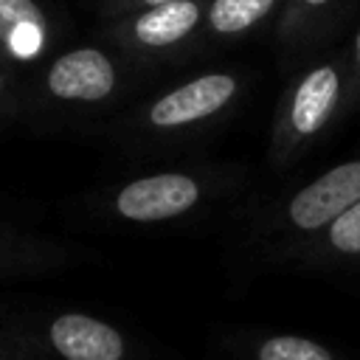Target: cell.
Masks as SVG:
<instances>
[{
    "label": "cell",
    "instance_id": "13",
    "mask_svg": "<svg viewBox=\"0 0 360 360\" xmlns=\"http://www.w3.org/2000/svg\"><path fill=\"white\" fill-rule=\"evenodd\" d=\"M242 360H340L332 346L292 332L250 335L239 346Z\"/></svg>",
    "mask_w": 360,
    "mask_h": 360
},
{
    "label": "cell",
    "instance_id": "10",
    "mask_svg": "<svg viewBox=\"0 0 360 360\" xmlns=\"http://www.w3.org/2000/svg\"><path fill=\"white\" fill-rule=\"evenodd\" d=\"M278 262L307 267V270H332V267L360 264V200L346 214H340L326 231L292 248Z\"/></svg>",
    "mask_w": 360,
    "mask_h": 360
},
{
    "label": "cell",
    "instance_id": "15",
    "mask_svg": "<svg viewBox=\"0 0 360 360\" xmlns=\"http://www.w3.org/2000/svg\"><path fill=\"white\" fill-rule=\"evenodd\" d=\"M163 3H172V0H93V8L98 14V25H104V22H112V20H121V17L163 6Z\"/></svg>",
    "mask_w": 360,
    "mask_h": 360
},
{
    "label": "cell",
    "instance_id": "16",
    "mask_svg": "<svg viewBox=\"0 0 360 360\" xmlns=\"http://www.w3.org/2000/svg\"><path fill=\"white\" fill-rule=\"evenodd\" d=\"M346 65H349V101H346V115H349V112L360 110V25L349 42Z\"/></svg>",
    "mask_w": 360,
    "mask_h": 360
},
{
    "label": "cell",
    "instance_id": "11",
    "mask_svg": "<svg viewBox=\"0 0 360 360\" xmlns=\"http://www.w3.org/2000/svg\"><path fill=\"white\" fill-rule=\"evenodd\" d=\"M287 0H208L205 8V48L231 45L270 20H278Z\"/></svg>",
    "mask_w": 360,
    "mask_h": 360
},
{
    "label": "cell",
    "instance_id": "1",
    "mask_svg": "<svg viewBox=\"0 0 360 360\" xmlns=\"http://www.w3.org/2000/svg\"><path fill=\"white\" fill-rule=\"evenodd\" d=\"M152 76L98 34L73 39L28 73L22 121L39 132L104 129Z\"/></svg>",
    "mask_w": 360,
    "mask_h": 360
},
{
    "label": "cell",
    "instance_id": "4",
    "mask_svg": "<svg viewBox=\"0 0 360 360\" xmlns=\"http://www.w3.org/2000/svg\"><path fill=\"white\" fill-rule=\"evenodd\" d=\"M349 65L340 53H326L301 68L281 90L273 121L267 160L273 169H290L301 160L329 127L346 115Z\"/></svg>",
    "mask_w": 360,
    "mask_h": 360
},
{
    "label": "cell",
    "instance_id": "6",
    "mask_svg": "<svg viewBox=\"0 0 360 360\" xmlns=\"http://www.w3.org/2000/svg\"><path fill=\"white\" fill-rule=\"evenodd\" d=\"M360 200V155H352L309 183L264 205L253 219V239L270 259L287 256L292 248L326 231L340 214Z\"/></svg>",
    "mask_w": 360,
    "mask_h": 360
},
{
    "label": "cell",
    "instance_id": "8",
    "mask_svg": "<svg viewBox=\"0 0 360 360\" xmlns=\"http://www.w3.org/2000/svg\"><path fill=\"white\" fill-rule=\"evenodd\" d=\"M73 42V20L59 0H0V59L34 73Z\"/></svg>",
    "mask_w": 360,
    "mask_h": 360
},
{
    "label": "cell",
    "instance_id": "3",
    "mask_svg": "<svg viewBox=\"0 0 360 360\" xmlns=\"http://www.w3.org/2000/svg\"><path fill=\"white\" fill-rule=\"evenodd\" d=\"M245 180L233 163H186L132 174L96 188L87 197V214L101 222L152 228L200 217L231 197Z\"/></svg>",
    "mask_w": 360,
    "mask_h": 360
},
{
    "label": "cell",
    "instance_id": "2",
    "mask_svg": "<svg viewBox=\"0 0 360 360\" xmlns=\"http://www.w3.org/2000/svg\"><path fill=\"white\" fill-rule=\"evenodd\" d=\"M250 76L242 68H208L146 98H135L107 127L104 138L127 155H169L217 129L245 98Z\"/></svg>",
    "mask_w": 360,
    "mask_h": 360
},
{
    "label": "cell",
    "instance_id": "7",
    "mask_svg": "<svg viewBox=\"0 0 360 360\" xmlns=\"http://www.w3.org/2000/svg\"><path fill=\"white\" fill-rule=\"evenodd\" d=\"M208 0H172L96 28L110 45L152 73L188 62L205 51Z\"/></svg>",
    "mask_w": 360,
    "mask_h": 360
},
{
    "label": "cell",
    "instance_id": "14",
    "mask_svg": "<svg viewBox=\"0 0 360 360\" xmlns=\"http://www.w3.org/2000/svg\"><path fill=\"white\" fill-rule=\"evenodd\" d=\"M25 87H28V73L0 59V127L22 121Z\"/></svg>",
    "mask_w": 360,
    "mask_h": 360
},
{
    "label": "cell",
    "instance_id": "9",
    "mask_svg": "<svg viewBox=\"0 0 360 360\" xmlns=\"http://www.w3.org/2000/svg\"><path fill=\"white\" fill-rule=\"evenodd\" d=\"M79 259L82 253L73 245L0 222V281L65 270Z\"/></svg>",
    "mask_w": 360,
    "mask_h": 360
},
{
    "label": "cell",
    "instance_id": "17",
    "mask_svg": "<svg viewBox=\"0 0 360 360\" xmlns=\"http://www.w3.org/2000/svg\"><path fill=\"white\" fill-rule=\"evenodd\" d=\"M0 360H37V357L28 354V352H22V349H17V346H11L8 340L0 338Z\"/></svg>",
    "mask_w": 360,
    "mask_h": 360
},
{
    "label": "cell",
    "instance_id": "5",
    "mask_svg": "<svg viewBox=\"0 0 360 360\" xmlns=\"http://www.w3.org/2000/svg\"><path fill=\"white\" fill-rule=\"evenodd\" d=\"M0 338L37 360H155L115 321L82 309H31L0 321Z\"/></svg>",
    "mask_w": 360,
    "mask_h": 360
},
{
    "label": "cell",
    "instance_id": "12",
    "mask_svg": "<svg viewBox=\"0 0 360 360\" xmlns=\"http://www.w3.org/2000/svg\"><path fill=\"white\" fill-rule=\"evenodd\" d=\"M346 0H287L284 11L276 20V39L284 51L298 53L315 45L323 31L340 14Z\"/></svg>",
    "mask_w": 360,
    "mask_h": 360
}]
</instances>
